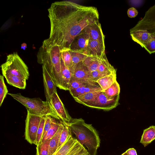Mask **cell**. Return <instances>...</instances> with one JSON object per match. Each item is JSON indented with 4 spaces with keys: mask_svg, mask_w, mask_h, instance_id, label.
I'll list each match as a JSON object with an SVG mask.
<instances>
[{
    "mask_svg": "<svg viewBox=\"0 0 155 155\" xmlns=\"http://www.w3.org/2000/svg\"><path fill=\"white\" fill-rule=\"evenodd\" d=\"M72 73L70 82L78 81L87 82L94 85L98 84L92 79L90 71L84 64L82 61L74 66L70 70Z\"/></svg>",
    "mask_w": 155,
    "mask_h": 155,
    "instance_id": "cell-10",
    "label": "cell"
},
{
    "mask_svg": "<svg viewBox=\"0 0 155 155\" xmlns=\"http://www.w3.org/2000/svg\"><path fill=\"white\" fill-rule=\"evenodd\" d=\"M98 70L105 76L112 74H116V71L109 62L105 52L100 57Z\"/></svg>",
    "mask_w": 155,
    "mask_h": 155,
    "instance_id": "cell-16",
    "label": "cell"
},
{
    "mask_svg": "<svg viewBox=\"0 0 155 155\" xmlns=\"http://www.w3.org/2000/svg\"><path fill=\"white\" fill-rule=\"evenodd\" d=\"M42 69L46 101L49 103L53 94L57 92V87L51 75L45 66L43 65Z\"/></svg>",
    "mask_w": 155,
    "mask_h": 155,
    "instance_id": "cell-11",
    "label": "cell"
},
{
    "mask_svg": "<svg viewBox=\"0 0 155 155\" xmlns=\"http://www.w3.org/2000/svg\"><path fill=\"white\" fill-rule=\"evenodd\" d=\"M27 44L25 43H24L21 44V48L24 50H25L27 48Z\"/></svg>",
    "mask_w": 155,
    "mask_h": 155,
    "instance_id": "cell-39",
    "label": "cell"
},
{
    "mask_svg": "<svg viewBox=\"0 0 155 155\" xmlns=\"http://www.w3.org/2000/svg\"><path fill=\"white\" fill-rule=\"evenodd\" d=\"M116 80V74H112L101 78L96 82L104 91L110 86Z\"/></svg>",
    "mask_w": 155,
    "mask_h": 155,
    "instance_id": "cell-25",
    "label": "cell"
},
{
    "mask_svg": "<svg viewBox=\"0 0 155 155\" xmlns=\"http://www.w3.org/2000/svg\"><path fill=\"white\" fill-rule=\"evenodd\" d=\"M90 39L89 35L83 30L75 38L70 49L78 51H87Z\"/></svg>",
    "mask_w": 155,
    "mask_h": 155,
    "instance_id": "cell-13",
    "label": "cell"
},
{
    "mask_svg": "<svg viewBox=\"0 0 155 155\" xmlns=\"http://www.w3.org/2000/svg\"><path fill=\"white\" fill-rule=\"evenodd\" d=\"M9 84L20 89H24L26 86V80L15 75L4 74H2Z\"/></svg>",
    "mask_w": 155,
    "mask_h": 155,
    "instance_id": "cell-18",
    "label": "cell"
},
{
    "mask_svg": "<svg viewBox=\"0 0 155 155\" xmlns=\"http://www.w3.org/2000/svg\"><path fill=\"white\" fill-rule=\"evenodd\" d=\"M128 16L130 18L136 17L138 14L137 10L134 7H131L129 8L127 11Z\"/></svg>",
    "mask_w": 155,
    "mask_h": 155,
    "instance_id": "cell-37",
    "label": "cell"
},
{
    "mask_svg": "<svg viewBox=\"0 0 155 155\" xmlns=\"http://www.w3.org/2000/svg\"><path fill=\"white\" fill-rule=\"evenodd\" d=\"M68 91L74 98L90 92L98 91H103L99 86L93 85L81 87L77 88L70 89Z\"/></svg>",
    "mask_w": 155,
    "mask_h": 155,
    "instance_id": "cell-19",
    "label": "cell"
},
{
    "mask_svg": "<svg viewBox=\"0 0 155 155\" xmlns=\"http://www.w3.org/2000/svg\"><path fill=\"white\" fill-rule=\"evenodd\" d=\"M66 123L71 134H74L75 138L86 147L90 155H96L101 140L97 131L92 124L86 123L81 118H72Z\"/></svg>",
    "mask_w": 155,
    "mask_h": 155,
    "instance_id": "cell-3",
    "label": "cell"
},
{
    "mask_svg": "<svg viewBox=\"0 0 155 155\" xmlns=\"http://www.w3.org/2000/svg\"><path fill=\"white\" fill-rule=\"evenodd\" d=\"M120 95L112 97H107L103 91L98 95L90 107L109 110L115 108L119 104Z\"/></svg>",
    "mask_w": 155,
    "mask_h": 155,
    "instance_id": "cell-9",
    "label": "cell"
},
{
    "mask_svg": "<svg viewBox=\"0 0 155 155\" xmlns=\"http://www.w3.org/2000/svg\"><path fill=\"white\" fill-rule=\"evenodd\" d=\"M61 123V121L59 122L55 120L53 123L50 129L42 138L41 143L45 140H50L58 131Z\"/></svg>",
    "mask_w": 155,
    "mask_h": 155,
    "instance_id": "cell-29",
    "label": "cell"
},
{
    "mask_svg": "<svg viewBox=\"0 0 155 155\" xmlns=\"http://www.w3.org/2000/svg\"><path fill=\"white\" fill-rule=\"evenodd\" d=\"M72 74L71 71L65 66L61 59V69L59 87V89L64 90H68Z\"/></svg>",
    "mask_w": 155,
    "mask_h": 155,
    "instance_id": "cell-15",
    "label": "cell"
},
{
    "mask_svg": "<svg viewBox=\"0 0 155 155\" xmlns=\"http://www.w3.org/2000/svg\"><path fill=\"white\" fill-rule=\"evenodd\" d=\"M102 91H94L82 94L74 98L76 102L89 107Z\"/></svg>",
    "mask_w": 155,
    "mask_h": 155,
    "instance_id": "cell-17",
    "label": "cell"
},
{
    "mask_svg": "<svg viewBox=\"0 0 155 155\" xmlns=\"http://www.w3.org/2000/svg\"><path fill=\"white\" fill-rule=\"evenodd\" d=\"M69 51L72 58L73 66L83 61L88 55L87 51H78L70 49Z\"/></svg>",
    "mask_w": 155,
    "mask_h": 155,
    "instance_id": "cell-26",
    "label": "cell"
},
{
    "mask_svg": "<svg viewBox=\"0 0 155 155\" xmlns=\"http://www.w3.org/2000/svg\"><path fill=\"white\" fill-rule=\"evenodd\" d=\"M76 140L71 132L66 141L53 155H66Z\"/></svg>",
    "mask_w": 155,
    "mask_h": 155,
    "instance_id": "cell-24",
    "label": "cell"
},
{
    "mask_svg": "<svg viewBox=\"0 0 155 155\" xmlns=\"http://www.w3.org/2000/svg\"><path fill=\"white\" fill-rule=\"evenodd\" d=\"M61 48L48 38L44 40L37 54L38 63L44 65L59 87L61 69Z\"/></svg>",
    "mask_w": 155,
    "mask_h": 155,
    "instance_id": "cell-2",
    "label": "cell"
},
{
    "mask_svg": "<svg viewBox=\"0 0 155 155\" xmlns=\"http://www.w3.org/2000/svg\"><path fill=\"white\" fill-rule=\"evenodd\" d=\"M137 30L143 31L149 35V39L147 42L151 40H155V4L146 12L143 18L130 31Z\"/></svg>",
    "mask_w": 155,
    "mask_h": 155,
    "instance_id": "cell-6",
    "label": "cell"
},
{
    "mask_svg": "<svg viewBox=\"0 0 155 155\" xmlns=\"http://www.w3.org/2000/svg\"><path fill=\"white\" fill-rule=\"evenodd\" d=\"M128 155H137L136 150L134 148H130L126 151Z\"/></svg>",
    "mask_w": 155,
    "mask_h": 155,
    "instance_id": "cell-38",
    "label": "cell"
},
{
    "mask_svg": "<svg viewBox=\"0 0 155 155\" xmlns=\"http://www.w3.org/2000/svg\"><path fill=\"white\" fill-rule=\"evenodd\" d=\"M106 95L109 97H112L120 94V88L117 81L103 91Z\"/></svg>",
    "mask_w": 155,
    "mask_h": 155,
    "instance_id": "cell-28",
    "label": "cell"
},
{
    "mask_svg": "<svg viewBox=\"0 0 155 155\" xmlns=\"http://www.w3.org/2000/svg\"><path fill=\"white\" fill-rule=\"evenodd\" d=\"M100 57L88 55L82 61L90 71L98 70Z\"/></svg>",
    "mask_w": 155,
    "mask_h": 155,
    "instance_id": "cell-22",
    "label": "cell"
},
{
    "mask_svg": "<svg viewBox=\"0 0 155 155\" xmlns=\"http://www.w3.org/2000/svg\"><path fill=\"white\" fill-rule=\"evenodd\" d=\"M50 140H45L37 146L36 155H48Z\"/></svg>",
    "mask_w": 155,
    "mask_h": 155,
    "instance_id": "cell-30",
    "label": "cell"
},
{
    "mask_svg": "<svg viewBox=\"0 0 155 155\" xmlns=\"http://www.w3.org/2000/svg\"><path fill=\"white\" fill-rule=\"evenodd\" d=\"M67 49H62L61 50V58L65 66L70 70L73 66L72 58L69 50Z\"/></svg>",
    "mask_w": 155,
    "mask_h": 155,
    "instance_id": "cell-27",
    "label": "cell"
},
{
    "mask_svg": "<svg viewBox=\"0 0 155 155\" xmlns=\"http://www.w3.org/2000/svg\"><path fill=\"white\" fill-rule=\"evenodd\" d=\"M48 11L50 24L48 39L61 50H70L78 35L88 25L99 21L96 7L70 1L52 3Z\"/></svg>",
    "mask_w": 155,
    "mask_h": 155,
    "instance_id": "cell-1",
    "label": "cell"
},
{
    "mask_svg": "<svg viewBox=\"0 0 155 155\" xmlns=\"http://www.w3.org/2000/svg\"><path fill=\"white\" fill-rule=\"evenodd\" d=\"M63 123L64 126L60 135L57 150L66 141L69 135L71 133L66 123L63 122Z\"/></svg>",
    "mask_w": 155,
    "mask_h": 155,
    "instance_id": "cell-31",
    "label": "cell"
},
{
    "mask_svg": "<svg viewBox=\"0 0 155 155\" xmlns=\"http://www.w3.org/2000/svg\"><path fill=\"white\" fill-rule=\"evenodd\" d=\"M83 31L89 35L90 39L104 42L105 36L99 21L88 25Z\"/></svg>",
    "mask_w": 155,
    "mask_h": 155,
    "instance_id": "cell-12",
    "label": "cell"
},
{
    "mask_svg": "<svg viewBox=\"0 0 155 155\" xmlns=\"http://www.w3.org/2000/svg\"><path fill=\"white\" fill-rule=\"evenodd\" d=\"M89 85H94L85 82L78 81H72L70 82L68 90L71 89L77 88Z\"/></svg>",
    "mask_w": 155,
    "mask_h": 155,
    "instance_id": "cell-35",
    "label": "cell"
},
{
    "mask_svg": "<svg viewBox=\"0 0 155 155\" xmlns=\"http://www.w3.org/2000/svg\"><path fill=\"white\" fill-rule=\"evenodd\" d=\"M48 103L57 119L66 123L71 120L72 118L67 111L57 92L53 94Z\"/></svg>",
    "mask_w": 155,
    "mask_h": 155,
    "instance_id": "cell-8",
    "label": "cell"
},
{
    "mask_svg": "<svg viewBox=\"0 0 155 155\" xmlns=\"http://www.w3.org/2000/svg\"><path fill=\"white\" fill-rule=\"evenodd\" d=\"M45 121V117H42L41 120L37 131L36 141L35 144V145L36 146L41 143L44 131Z\"/></svg>",
    "mask_w": 155,
    "mask_h": 155,
    "instance_id": "cell-33",
    "label": "cell"
},
{
    "mask_svg": "<svg viewBox=\"0 0 155 155\" xmlns=\"http://www.w3.org/2000/svg\"><path fill=\"white\" fill-rule=\"evenodd\" d=\"M66 155H90L87 150L76 139Z\"/></svg>",
    "mask_w": 155,
    "mask_h": 155,
    "instance_id": "cell-23",
    "label": "cell"
},
{
    "mask_svg": "<svg viewBox=\"0 0 155 155\" xmlns=\"http://www.w3.org/2000/svg\"><path fill=\"white\" fill-rule=\"evenodd\" d=\"M155 139V126H151L143 130L140 143L146 147Z\"/></svg>",
    "mask_w": 155,
    "mask_h": 155,
    "instance_id": "cell-20",
    "label": "cell"
},
{
    "mask_svg": "<svg viewBox=\"0 0 155 155\" xmlns=\"http://www.w3.org/2000/svg\"><path fill=\"white\" fill-rule=\"evenodd\" d=\"M121 155H128L126 152L124 153Z\"/></svg>",
    "mask_w": 155,
    "mask_h": 155,
    "instance_id": "cell-40",
    "label": "cell"
},
{
    "mask_svg": "<svg viewBox=\"0 0 155 155\" xmlns=\"http://www.w3.org/2000/svg\"><path fill=\"white\" fill-rule=\"evenodd\" d=\"M104 42L90 39L87 49L88 55L100 57L105 52Z\"/></svg>",
    "mask_w": 155,
    "mask_h": 155,
    "instance_id": "cell-14",
    "label": "cell"
},
{
    "mask_svg": "<svg viewBox=\"0 0 155 155\" xmlns=\"http://www.w3.org/2000/svg\"><path fill=\"white\" fill-rule=\"evenodd\" d=\"M42 117L32 114L27 111L25 135V140L31 144H36L37 131Z\"/></svg>",
    "mask_w": 155,
    "mask_h": 155,
    "instance_id": "cell-7",
    "label": "cell"
},
{
    "mask_svg": "<svg viewBox=\"0 0 155 155\" xmlns=\"http://www.w3.org/2000/svg\"><path fill=\"white\" fill-rule=\"evenodd\" d=\"M14 99L23 104L27 111L33 115L45 117L50 115L57 119L48 103L44 101L40 98H30L24 97L21 93H8Z\"/></svg>",
    "mask_w": 155,
    "mask_h": 155,
    "instance_id": "cell-4",
    "label": "cell"
},
{
    "mask_svg": "<svg viewBox=\"0 0 155 155\" xmlns=\"http://www.w3.org/2000/svg\"><path fill=\"white\" fill-rule=\"evenodd\" d=\"M55 119L50 115L45 116V121L42 139L51 128L53 123L56 120Z\"/></svg>",
    "mask_w": 155,
    "mask_h": 155,
    "instance_id": "cell-34",
    "label": "cell"
},
{
    "mask_svg": "<svg viewBox=\"0 0 155 155\" xmlns=\"http://www.w3.org/2000/svg\"><path fill=\"white\" fill-rule=\"evenodd\" d=\"M4 76H0V106H1L7 94L8 90L5 83Z\"/></svg>",
    "mask_w": 155,
    "mask_h": 155,
    "instance_id": "cell-32",
    "label": "cell"
},
{
    "mask_svg": "<svg viewBox=\"0 0 155 155\" xmlns=\"http://www.w3.org/2000/svg\"><path fill=\"white\" fill-rule=\"evenodd\" d=\"M90 74L92 79L96 82L99 79L104 76L98 70L90 72Z\"/></svg>",
    "mask_w": 155,
    "mask_h": 155,
    "instance_id": "cell-36",
    "label": "cell"
},
{
    "mask_svg": "<svg viewBox=\"0 0 155 155\" xmlns=\"http://www.w3.org/2000/svg\"><path fill=\"white\" fill-rule=\"evenodd\" d=\"M64 126L63 122L61 121V124L58 131L50 140L48 155H53L57 150L60 135Z\"/></svg>",
    "mask_w": 155,
    "mask_h": 155,
    "instance_id": "cell-21",
    "label": "cell"
},
{
    "mask_svg": "<svg viewBox=\"0 0 155 155\" xmlns=\"http://www.w3.org/2000/svg\"><path fill=\"white\" fill-rule=\"evenodd\" d=\"M1 67L2 74H9L27 80L29 73L27 65L17 52H14L7 56L6 61Z\"/></svg>",
    "mask_w": 155,
    "mask_h": 155,
    "instance_id": "cell-5",
    "label": "cell"
}]
</instances>
